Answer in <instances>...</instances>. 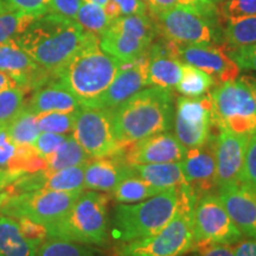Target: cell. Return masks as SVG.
<instances>
[{
    "mask_svg": "<svg viewBox=\"0 0 256 256\" xmlns=\"http://www.w3.org/2000/svg\"><path fill=\"white\" fill-rule=\"evenodd\" d=\"M88 34L72 18L46 14L34 19L16 40L55 80L56 74L82 46Z\"/></svg>",
    "mask_w": 256,
    "mask_h": 256,
    "instance_id": "obj_1",
    "label": "cell"
},
{
    "mask_svg": "<svg viewBox=\"0 0 256 256\" xmlns=\"http://www.w3.org/2000/svg\"><path fill=\"white\" fill-rule=\"evenodd\" d=\"M113 130L120 147L168 132L174 126V95L170 89H142L110 110Z\"/></svg>",
    "mask_w": 256,
    "mask_h": 256,
    "instance_id": "obj_2",
    "label": "cell"
},
{
    "mask_svg": "<svg viewBox=\"0 0 256 256\" xmlns=\"http://www.w3.org/2000/svg\"><path fill=\"white\" fill-rule=\"evenodd\" d=\"M122 62L110 56L100 46V37L89 32L87 40L55 80L72 92L82 106H92L110 87Z\"/></svg>",
    "mask_w": 256,
    "mask_h": 256,
    "instance_id": "obj_3",
    "label": "cell"
},
{
    "mask_svg": "<svg viewBox=\"0 0 256 256\" xmlns=\"http://www.w3.org/2000/svg\"><path fill=\"white\" fill-rule=\"evenodd\" d=\"M179 204L174 218L148 238L124 243L119 256H183L194 249L192 212L198 196L184 184L178 188Z\"/></svg>",
    "mask_w": 256,
    "mask_h": 256,
    "instance_id": "obj_4",
    "label": "cell"
},
{
    "mask_svg": "<svg viewBox=\"0 0 256 256\" xmlns=\"http://www.w3.org/2000/svg\"><path fill=\"white\" fill-rule=\"evenodd\" d=\"M178 204V188H168L136 204H120L114 209L112 236L120 244L148 238L174 218Z\"/></svg>",
    "mask_w": 256,
    "mask_h": 256,
    "instance_id": "obj_5",
    "label": "cell"
},
{
    "mask_svg": "<svg viewBox=\"0 0 256 256\" xmlns=\"http://www.w3.org/2000/svg\"><path fill=\"white\" fill-rule=\"evenodd\" d=\"M108 197L98 191L81 192L62 220L48 229L49 238L104 246L108 240Z\"/></svg>",
    "mask_w": 256,
    "mask_h": 256,
    "instance_id": "obj_6",
    "label": "cell"
},
{
    "mask_svg": "<svg viewBox=\"0 0 256 256\" xmlns=\"http://www.w3.org/2000/svg\"><path fill=\"white\" fill-rule=\"evenodd\" d=\"M212 124L218 130L252 136L256 133V104L241 78L224 82L210 92Z\"/></svg>",
    "mask_w": 256,
    "mask_h": 256,
    "instance_id": "obj_7",
    "label": "cell"
},
{
    "mask_svg": "<svg viewBox=\"0 0 256 256\" xmlns=\"http://www.w3.org/2000/svg\"><path fill=\"white\" fill-rule=\"evenodd\" d=\"M156 32L177 44H216L223 40L218 18H210L190 8L176 6L152 18Z\"/></svg>",
    "mask_w": 256,
    "mask_h": 256,
    "instance_id": "obj_8",
    "label": "cell"
},
{
    "mask_svg": "<svg viewBox=\"0 0 256 256\" xmlns=\"http://www.w3.org/2000/svg\"><path fill=\"white\" fill-rule=\"evenodd\" d=\"M194 249L209 244L232 246L243 234L230 218L218 196L206 194L198 197L192 212Z\"/></svg>",
    "mask_w": 256,
    "mask_h": 256,
    "instance_id": "obj_9",
    "label": "cell"
},
{
    "mask_svg": "<svg viewBox=\"0 0 256 256\" xmlns=\"http://www.w3.org/2000/svg\"><path fill=\"white\" fill-rule=\"evenodd\" d=\"M72 136L92 159L115 154L121 150L113 130L110 110L81 104L76 110Z\"/></svg>",
    "mask_w": 256,
    "mask_h": 256,
    "instance_id": "obj_10",
    "label": "cell"
},
{
    "mask_svg": "<svg viewBox=\"0 0 256 256\" xmlns=\"http://www.w3.org/2000/svg\"><path fill=\"white\" fill-rule=\"evenodd\" d=\"M212 102L210 94L202 98H179L174 112V136L185 148L203 146L211 136Z\"/></svg>",
    "mask_w": 256,
    "mask_h": 256,
    "instance_id": "obj_11",
    "label": "cell"
},
{
    "mask_svg": "<svg viewBox=\"0 0 256 256\" xmlns=\"http://www.w3.org/2000/svg\"><path fill=\"white\" fill-rule=\"evenodd\" d=\"M170 42V40H168ZM171 43L174 56L185 64L209 74L216 84L234 81L240 76L241 69L232 60L228 51L215 44H177Z\"/></svg>",
    "mask_w": 256,
    "mask_h": 256,
    "instance_id": "obj_12",
    "label": "cell"
},
{
    "mask_svg": "<svg viewBox=\"0 0 256 256\" xmlns=\"http://www.w3.org/2000/svg\"><path fill=\"white\" fill-rule=\"evenodd\" d=\"M249 136H250L236 134L223 128L214 136L217 188L242 183Z\"/></svg>",
    "mask_w": 256,
    "mask_h": 256,
    "instance_id": "obj_13",
    "label": "cell"
},
{
    "mask_svg": "<svg viewBox=\"0 0 256 256\" xmlns=\"http://www.w3.org/2000/svg\"><path fill=\"white\" fill-rule=\"evenodd\" d=\"M121 148L124 162L130 165L180 162L186 153V148L168 130L147 136Z\"/></svg>",
    "mask_w": 256,
    "mask_h": 256,
    "instance_id": "obj_14",
    "label": "cell"
},
{
    "mask_svg": "<svg viewBox=\"0 0 256 256\" xmlns=\"http://www.w3.org/2000/svg\"><path fill=\"white\" fill-rule=\"evenodd\" d=\"M0 72L11 76L18 87L26 92L34 90L54 80L19 46L16 38L0 44Z\"/></svg>",
    "mask_w": 256,
    "mask_h": 256,
    "instance_id": "obj_15",
    "label": "cell"
},
{
    "mask_svg": "<svg viewBox=\"0 0 256 256\" xmlns=\"http://www.w3.org/2000/svg\"><path fill=\"white\" fill-rule=\"evenodd\" d=\"M180 168L185 183L198 197L217 188L214 136H210L203 146L186 150Z\"/></svg>",
    "mask_w": 256,
    "mask_h": 256,
    "instance_id": "obj_16",
    "label": "cell"
},
{
    "mask_svg": "<svg viewBox=\"0 0 256 256\" xmlns=\"http://www.w3.org/2000/svg\"><path fill=\"white\" fill-rule=\"evenodd\" d=\"M147 54L132 63L122 64L110 87L90 107L114 110L147 86Z\"/></svg>",
    "mask_w": 256,
    "mask_h": 256,
    "instance_id": "obj_17",
    "label": "cell"
},
{
    "mask_svg": "<svg viewBox=\"0 0 256 256\" xmlns=\"http://www.w3.org/2000/svg\"><path fill=\"white\" fill-rule=\"evenodd\" d=\"M218 198L243 235L256 240V194L243 183L217 188Z\"/></svg>",
    "mask_w": 256,
    "mask_h": 256,
    "instance_id": "obj_18",
    "label": "cell"
},
{
    "mask_svg": "<svg viewBox=\"0 0 256 256\" xmlns=\"http://www.w3.org/2000/svg\"><path fill=\"white\" fill-rule=\"evenodd\" d=\"M133 174L132 165L124 162L121 148L115 154L89 160L84 168V188L110 192L122 179Z\"/></svg>",
    "mask_w": 256,
    "mask_h": 256,
    "instance_id": "obj_19",
    "label": "cell"
},
{
    "mask_svg": "<svg viewBox=\"0 0 256 256\" xmlns=\"http://www.w3.org/2000/svg\"><path fill=\"white\" fill-rule=\"evenodd\" d=\"M147 86L170 89L174 88L182 78L183 62L174 56L171 43H156L147 52Z\"/></svg>",
    "mask_w": 256,
    "mask_h": 256,
    "instance_id": "obj_20",
    "label": "cell"
},
{
    "mask_svg": "<svg viewBox=\"0 0 256 256\" xmlns=\"http://www.w3.org/2000/svg\"><path fill=\"white\" fill-rule=\"evenodd\" d=\"M80 107L81 102L57 80H51L34 89L25 102V108L36 115L48 112H74Z\"/></svg>",
    "mask_w": 256,
    "mask_h": 256,
    "instance_id": "obj_21",
    "label": "cell"
},
{
    "mask_svg": "<svg viewBox=\"0 0 256 256\" xmlns=\"http://www.w3.org/2000/svg\"><path fill=\"white\" fill-rule=\"evenodd\" d=\"M100 46L110 56L127 64L145 56L152 46V42L107 28L100 36Z\"/></svg>",
    "mask_w": 256,
    "mask_h": 256,
    "instance_id": "obj_22",
    "label": "cell"
},
{
    "mask_svg": "<svg viewBox=\"0 0 256 256\" xmlns=\"http://www.w3.org/2000/svg\"><path fill=\"white\" fill-rule=\"evenodd\" d=\"M134 174L153 186L168 190L183 186L185 179L180 162H162V164L132 165Z\"/></svg>",
    "mask_w": 256,
    "mask_h": 256,
    "instance_id": "obj_23",
    "label": "cell"
},
{
    "mask_svg": "<svg viewBox=\"0 0 256 256\" xmlns=\"http://www.w3.org/2000/svg\"><path fill=\"white\" fill-rule=\"evenodd\" d=\"M37 249L22 235L17 220L0 214V256H36Z\"/></svg>",
    "mask_w": 256,
    "mask_h": 256,
    "instance_id": "obj_24",
    "label": "cell"
},
{
    "mask_svg": "<svg viewBox=\"0 0 256 256\" xmlns=\"http://www.w3.org/2000/svg\"><path fill=\"white\" fill-rule=\"evenodd\" d=\"M165 190L156 188L140 178L139 176L133 174L122 179L119 184L110 191L112 197L114 200L121 204L138 203V202L145 200Z\"/></svg>",
    "mask_w": 256,
    "mask_h": 256,
    "instance_id": "obj_25",
    "label": "cell"
},
{
    "mask_svg": "<svg viewBox=\"0 0 256 256\" xmlns=\"http://www.w3.org/2000/svg\"><path fill=\"white\" fill-rule=\"evenodd\" d=\"M228 49H235L256 43V14L230 19L222 34Z\"/></svg>",
    "mask_w": 256,
    "mask_h": 256,
    "instance_id": "obj_26",
    "label": "cell"
},
{
    "mask_svg": "<svg viewBox=\"0 0 256 256\" xmlns=\"http://www.w3.org/2000/svg\"><path fill=\"white\" fill-rule=\"evenodd\" d=\"M90 159L88 153L76 142L75 138L68 136L66 142L58 147V150L49 158H46L48 170L56 171V170L72 168V166L84 165Z\"/></svg>",
    "mask_w": 256,
    "mask_h": 256,
    "instance_id": "obj_27",
    "label": "cell"
},
{
    "mask_svg": "<svg viewBox=\"0 0 256 256\" xmlns=\"http://www.w3.org/2000/svg\"><path fill=\"white\" fill-rule=\"evenodd\" d=\"M215 84V81L209 74L202 72L190 64L183 63L182 78L176 88L185 98H197L206 95Z\"/></svg>",
    "mask_w": 256,
    "mask_h": 256,
    "instance_id": "obj_28",
    "label": "cell"
},
{
    "mask_svg": "<svg viewBox=\"0 0 256 256\" xmlns=\"http://www.w3.org/2000/svg\"><path fill=\"white\" fill-rule=\"evenodd\" d=\"M10 170L16 182L25 174L48 170V162L32 145H16L14 154L10 162Z\"/></svg>",
    "mask_w": 256,
    "mask_h": 256,
    "instance_id": "obj_29",
    "label": "cell"
},
{
    "mask_svg": "<svg viewBox=\"0 0 256 256\" xmlns=\"http://www.w3.org/2000/svg\"><path fill=\"white\" fill-rule=\"evenodd\" d=\"M108 28L148 42H153L156 32L154 22L147 14L121 16L112 22Z\"/></svg>",
    "mask_w": 256,
    "mask_h": 256,
    "instance_id": "obj_30",
    "label": "cell"
},
{
    "mask_svg": "<svg viewBox=\"0 0 256 256\" xmlns=\"http://www.w3.org/2000/svg\"><path fill=\"white\" fill-rule=\"evenodd\" d=\"M11 140L16 145H32L40 130L37 124V115L24 108L6 126Z\"/></svg>",
    "mask_w": 256,
    "mask_h": 256,
    "instance_id": "obj_31",
    "label": "cell"
},
{
    "mask_svg": "<svg viewBox=\"0 0 256 256\" xmlns=\"http://www.w3.org/2000/svg\"><path fill=\"white\" fill-rule=\"evenodd\" d=\"M74 20L78 23L86 32H90L92 34L100 37L104 32L110 28L112 20L106 14L102 6L94 2H83L80 6L78 14Z\"/></svg>",
    "mask_w": 256,
    "mask_h": 256,
    "instance_id": "obj_32",
    "label": "cell"
},
{
    "mask_svg": "<svg viewBox=\"0 0 256 256\" xmlns=\"http://www.w3.org/2000/svg\"><path fill=\"white\" fill-rule=\"evenodd\" d=\"M36 256H98L88 244L68 240L48 238L38 247Z\"/></svg>",
    "mask_w": 256,
    "mask_h": 256,
    "instance_id": "obj_33",
    "label": "cell"
},
{
    "mask_svg": "<svg viewBox=\"0 0 256 256\" xmlns=\"http://www.w3.org/2000/svg\"><path fill=\"white\" fill-rule=\"evenodd\" d=\"M26 92L24 88L18 86L0 92V127L8 126L20 113L26 102Z\"/></svg>",
    "mask_w": 256,
    "mask_h": 256,
    "instance_id": "obj_34",
    "label": "cell"
},
{
    "mask_svg": "<svg viewBox=\"0 0 256 256\" xmlns=\"http://www.w3.org/2000/svg\"><path fill=\"white\" fill-rule=\"evenodd\" d=\"M38 17L40 16L26 12H10L0 14V44L17 38Z\"/></svg>",
    "mask_w": 256,
    "mask_h": 256,
    "instance_id": "obj_35",
    "label": "cell"
},
{
    "mask_svg": "<svg viewBox=\"0 0 256 256\" xmlns=\"http://www.w3.org/2000/svg\"><path fill=\"white\" fill-rule=\"evenodd\" d=\"M76 119V110L74 112H48L37 115V124L40 132L57 134L72 133Z\"/></svg>",
    "mask_w": 256,
    "mask_h": 256,
    "instance_id": "obj_36",
    "label": "cell"
},
{
    "mask_svg": "<svg viewBox=\"0 0 256 256\" xmlns=\"http://www.w3.org/2000/svg\"><path fill=\"white\" fill-rule=\"evenodd\" d=\"M16 151V144L10 138L6 127H0V191L14 182L10 162Z\"/></svg>",
    "mask_w": 256,
    "mask_h": 256,
    "instance_id": "obj_37",
    "label": "cell"
},
{
    "mask_svg": "<svg viewBox=\"0 0 256 256\" xmlns=\"http://www.w3.org/2000/svg\"><path fill=\"white\" fill-rule=\"evenodd\" d=\"M50 0H0V14L26 12L43 16L49 14Z\"/></svg>",
    "mask_w": 256,
    "mask_h": 256,
    "instance_id": "obj_38",
    "label": "cell"
},
{
    "mask_svg": "<svg viewBox=\"0 0 256 256\" xmlns=\"http://www.w3.org/2000/svg\"><path fill=\"white\" fill-rule=\"evenodd\" d=\"M218 12L226 20L255 16L256 0H226L218 8Z\"/></svg>",
    "mask_w": 256,
    "mask_h": 256,
    "instance_id": "obj_39",
    "label": "cell"
},
{
    "mask_svg": "<svg viewBox=\"0 0 256 256\" xmlns=\"http://www.w3.org/2000/svg\"><path fill=\"white\" fill-rule=\"evenodd\" d=\"M242 183L247 185L256 194V133L252 134L248 140Z\"/></svg>",
    "mask_w": 256,
    "mask_h": 256,
    "instance_id": "obj_40",
    "label": "cell"
},
{
    "mask_svg": "<svg viewBox=\"0 0 256 256\" xmlns=\"http://www.w3.org/2000/svg\"><path fill=\"white\" fill-rule=\"evenodd\" d=\"M16 220H17L19 230H20L24 238L36 246L37 248L49 238L48 230L43 224L34 222L28 217H18Z\"/></svg>",
    "mask_w": 256,
    "mask_h": 256,
    "instance_id": "obj_41",
    "label": "cell"
},
{
    "mask_svg": "<svg viewBox=\"0 0 256 256\" xmlns=\"http://www.w3.org/2000/svg\"><path fill=\"white\" fill-rule=\"evenodd\" d=\"M66 138L68 136H66V134L40 132L34 142L32 144V146L46 160V158H49L51 154H54L58 150V147L66 142Z\"/></svg>",
    "mask_w": 256,
    "mask_h": 256,
    "instance_id": "obj_42",
    "label": "cell"
},
{
    "mask_svg": "<svg viewBox=\"0 0 256 256\" xmlns=\"http://www.w3.org/2000/svg\"><path fill=\"white\" fill-rule=\"evenodd\" d=\"M229 56L240 69L256 72V43L235 49H228Z\"/></svg>",
    "mask_w": 256,
    "mask_h": 256,
    "instance_id": "obj_43",
    "label": "cell"
},
{
    "mask_svg": "<svg viewBox=\"0 0 256 256\" xmlns=\"http://www.w3.org/2000/svg\"><path fill=\"white\" fill-rule=\"evenodd\" d=\"M82 2L83 0H50L49 14H56L75 19Z\"/></svg>",
    "mask_w": 256,
    "mask_h": 256,
    "instance_id": "obj_44",
    "label": "cell"
},
{
    "mask_svg": "<svg viewBox=\"0 0 256 256\" xmlns=\"http://www.w3.org/2000/svg\"><path fill=\"white\" fill-rule=\"evenodd\" d=\"M194 256H235L232 246L229 244H209L194 249Z\"/></svg>",
    "mask_w": 256,
    "mask_h": 256,
    "instance_id": "obj_45",
    "label": "cell"
},
{
    "mask_svg": "<svg viewBox=\"0 0 256 256\" xmlns=\"http://www.w3.org/2000/svg\"><path fill=\"white\" fill-rule=\"evenodd\" d=\"M118 2L122 12V16L127 14H146L147 5L142 0H114Z\"/></svg>",
    "mask_w": 256,
    "mask_h": 256,
    "instance_id": "obj_46",
    "label": "cell"
},
{
    "mask_svg": "<svg viewBox=\"0 0 256 256\" xmlns=\"http://www.w3.org/2000/svg\"><path fill=\"white\" fill-rule=\"evenodd\" d=\"M178 4L179 0H147V10L151 14V17L156 18L159 14L178 6Z\"/></svg>",
    "mask_w": 256,
    "mask_h": 256,
    "instance_id": "obj_47",
    "label": "cell"
},
{
    "mask_svg": "<svg viewBox=\"0 0 256 256\" xmlns=\"http://www.w3.org/2000/svg\"><path fill=\"white\" fill-rule=\"evenodd\" d=\"M235 256H256V240L238 241L232 246Z\"/></svg>",
    "mask_w": 256,
    "mask_h": 256,
    "instance_id": "obj_48",
    "label": "cell"
},
{
    "mask_svg": "<svg viewBox=\"0 0 256 256\" xmlns=\"http://www.w3.org/2000/svg\"><path fill=\"white\" fill-rule=\"evenodd\" d=\"M104 10L106 14L110 17L112 22L122 16V12H121L119 4H118V2H115L114 0H108L107 4L104 6Z\"/></svg>",
    "mask_w": 256,
    "mask_h": 256,
    "instance_id": "obj_49",
    "label": "cell"
},
{
    "mask_svg": "<svg viewBox=\"0 0 256 256\" xmlns=\"http://www.w3.org/2000/svg\"><path fill=\"white\" fill-rule=\"evenodd\" d=\"M16 86H17V83L14 82V80L11 76L4 72H0V92L4 90V89L16 87Z\"/></svg>",
    "mask_w": 256,
    "mask_h": 256,
    "instance_id": "obj_50",
    "label": "cell"
},
{
    "mask_svg": "<svg viewBox=\"0 0 256 256\" xmlns=\"http://www.w3.org/2000/svg\"><path fill=\"white\" fill-rule=\"evenodd\" d=\"M241 80L247 84V87L250 90L256 104V78H252V76H242Z\"/></svg>",
    "mask_w": 256,
    "mask_h": 256,
    "instance_id": "obj_51",
    "label": "cell"
},
{
    "mask_svg": "<svg viewBox=\"0 0 256 256\" xmlns=\"http://www.w3.org/2000/svg\"><path fill=\"white\" fill-rule=\"evenodd\" d=\"M83 2H94V4H98V5H100V6H102V8H104V6L106 4H107L108 0H83Z\"/></svg>",
    "mask_w": 256,
    "mask_h": 256,
    "instance_id": "obj_52",
    "label": "cell"
},
{
    "mask_svg": "<svg viewBox=\"0 0 256 256\" xmlns=\"http://www.w3.org/2000/svg\"><path fill=\"white\" fill-rule=\"evenodd\" d=\"M212 2H216V4H217V2H220V0H212Z\"/></svg>",
    "mask_w": 256,
    "mask_h": 256,
    "instance_id": "obj_53",
    "label": "cell"
},
{
    "mask_svg": "<svg viewBox=\"0 0 256 256\" xmlns=\"http://www.w3.org/2000/svg\"><path fill=\"white\" fill-rule=\"evenodd\" d=\"M142 2H147V0H142Z\"/></svg>",
    "mask_w": 256,
    "mask_h": 256,
    "instance_id": "obj_54",
    "label": "cell"
},
{
    "mask_svg": "<svg viewBox=\"0 0 256 256\" xmlns=\"http://www.w3.org/2000/svg\"><path fill=\"white\" fill-rule=\"evenodd\" d=\"M220 2H222V0H220Z\"/></svg>",
    "mask_w": 256,
    "mask_h": 256,
    "instance_id": "obj_55",
    "label": "cell"
}]
</instances>
